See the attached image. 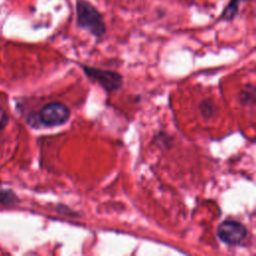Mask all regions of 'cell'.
Segmentation results:
<instances>
[{"mask_svg": "<svg viewBox=\"0 0 256 256\" xmlns=\"http://www.w3.org/2000/svg\"><path fill=\"white\" fill-rule=\"evenodd\" d=\"M200 109L202 114L205 117H211L212 115H214L215 112V106L214 103H210L209 100H205L200 104Z\"/></svg>", "mask_w": 256, "mask_h": 256, "instance_id": "cell-7", "label": "cell"}, {"mask_svg": "<svg viewBox=\"0 0 256 256\" xmlns=\"http://www.w3.org/2000/svg\"><path fill=\"white\" fill-rule=\"evenodd\" d=\"M252 87V86H251ZM250 87V88H251ZM250 88H248V89H245L243 92H241V94H240V99L241 100H243V99H245L244 100V102H247V99H248V101H249V99L251 98V99H253L254 100V96H255V91L254 92H252L251 94L249 93V90H250Z\"/></svg>", "mask_w": 256, "mask_h": 256, "instance_id": "cell-9", "label": "cell"}, {"mask_svg": "<svg viewBox=\"0 0 256 256\" xmlns=\"http://www.w3.org/2000/svg\"><path fill=\"white\" fill-rule=\"evenodd\" d=\"M242 1H245V0H230L228 5L223 10L220 16V20H225V21L233 20L239 12V4Z\"/></svg>", "mask_w": 256, "mask_h": 256, "instance_id": "cell-5", "label": "cell"}, {"mask_svg": "<svg viewBox=\"0 0 256 256\" xmlns=\"http://www.w3.org/2000/svg\"><path fill=\"white\" fill-rule=\"evenodd\" d=\"M7 122H8L7 113L3 108L0 107V130H2L7 125Z\"/></svg>", "mask_w": 256, "mask_h": 256, "instance_id": "cell-8", "label": "cell"}, {"mask_svg": "<svg viewBox=\"0 0 256 256\" xmlns=\"http://www.w3.org/2000/svg\"><path fill=\"white\" fill-rule=\"evenodd\" d=\"M81 67L87 77L96 81L107 92H114L120 89L123 84L122 75L115 71L83 65Z\"/></svg>", "mask_w": 256, "mask_h": 256, "instance_id": "cell-3", "label": "cell"}, {"mask_svg": "<svg viewBox=\"0 0 256 256\" xmlns=\"http://www.w3.org/2000/svg\"><path fill=\"white\" fill-rule=\"evenodd\" d=\"M76 22L80 28L97 38L102 37L106 32L103 15L87 0H76Z\"/></svg>", "mask_w": 256, "mask_h": 256, "instance_id": "cell-1", "label": "cell"}, {"mask_svg": "<svg viewBox=\"0 0 256 256\" xmlns=\"http://www.w3.org/2000/svg\"><path fill=\"white\" fill-rule=\"evenodd\" d=\"M17 201H18V199H17L16 195L13 192L0 189V203H2V204H13Z\"/></svg>", "mask_w": 256, "mask_h": 256, "instance_id": "cell-6", "label": "cell"}, {"mask_svg": "<svg viewBox=\"0 0 256 256\" xmlns=\"http://www.w3.org/2000/svg\"><path fill=\"white\" fill-rule=\"evenodd\" d=\"M70 109L61 102H51L41 108L37 117L38 122L45 127L65 124L70 118Z\"/></svg>", "mask_w": 256, "mask_h": 256, "instance_id": "cell-2", "label": "cell"}, {"mask_svg": "<svg viewBox=\"0 0 256 256\" xmlns=\"http://www.w3.org/2000/svg\"><path fill=\"white\" fill-rule=\"evenodd\" d=\"M246 236V227L236 220L222 221L217 227V237L230 246L239 245L245 240Z\"/></svg>", "mask_w": 256, "mask_h": 256, "instance_id": "cell-4", "label": "cell"}]
</instances>
